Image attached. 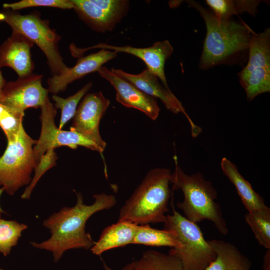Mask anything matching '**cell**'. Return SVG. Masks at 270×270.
<instances>
[{"mask_svg": "<svg viewBox=\"0 0 270 270\" xmlns=\"http://www.w3.org/2000/svg\"><path fill=\"white\" fill-rule=\"evenodd\" d=\"M76 194L75 206L64 207L44 222L43 225L52 234L50 238L42 243H30L36 248L51 252L55 262L69 250L90 249L95 242L86 230L87 221L95 214L111 209L117 203L114 195L102 193L94 195V203L88 206L84 204L81 193Z\"/></svg>", "mask_w": 270, "mask_h": 270, "instance_id": "cell-1", "label": "cell"}, {"mask_svg": "<svg viewBox=\"0 0 270 270\" xmlns=\"http://www.w3.org/2000/svg\"><path fill=\"white\" fill-rule=\"evenodd\" d=\"M204 20L206 35L200 68L206 70L220 64L239 63L248 48L253 31L244 22L222 20L194 0H186Z\"/></svg>", "mask_w": 270, "mask_h": 270, "instance_id": "cell-2", "label": "cell"}, {"mask_svg": "<svg viewBox=\"0 0 270 270\" xmlns=\"http://www.w3.org/2000/svg\"><path fill=\"white\" fill-rule=\"evenodd\" d=\"M171 175V171L165 168H157L148 172L122 206L118 221L137 225L164 223L169 211Z\"/></svg>", "mask_w": 270, "mask_h": 270, "instance_id": "cell-3", "label": "cell"}, {"mask_svg": "<svg viewBox=\"0 0 270 270\" xmlns=\"http://www.w3.org/2000/svg\"><path fill=\"white\" fill-rule=\"evenodd\" d=\"M174 160L175 169L172 173L170 183L174 190H180L184 196L182 202L177 204L178 208L188 220L196 224L210 220L220 234L226 235L228 229L220 206L216 202L218 193L212 182L200 172L186 174L180 166L176 155Z\"/></svg>", "mask_w": 270, "mask_h": 270, "instance_id": "cell-4", "label": "cell"}, {"mask_svg": "<svg viewBox=\"0 0 270 270\" xmlns=\"http://www.w3.org/2000/svg\"><path fill=\"white\" fill-rule=\"evenodd\" d=\"M0 21L6 22L12 32L24 36L42 51L52 76H60L68 69L58 47L61 36L50 27L48 21L41 18L39 12L22 15L7 10L0 12Z\"/></svg>", "mask_w": 270, "mask_h": 270, "instance_id": "cell-5", "label": "cell"}, {"mask_svg": "<svg viewBox=\"0 0 270 270\" xmlns=\"http://www.w3.org/2000/svg\"><path fill=\"white\" fill-rule=\"evenodd\" d=\"M164 229L172 232L181 244L180 249L172 248L170 253L178 257L185 270H205L215 260L216 254L206 241L197 224L176 212L168 215Z\"/></svg>", "mask_w": 270, "mask_h": 270, "instance_id": "cell-6", "label": "cell"}, {"mask_svg": "<svg viewBox=\"0 0 270 270\" xmlns=\"http://www.w3.org/2000/svg\"><path fill=\"white\" fill-rule=\"evenodd\" d=\"M36 140L25 131L24 126L0 158V185L8 195L13 196L22 187L30 184L36 166L34 146Z\"/></svg>", "mask_w": 270, "mask_h": 270, "instance_id": "cell-7", "label": "cell"}, {"mask_svg": "<svg viewBox=\"0 0 270 270\" xmlns=\"http://www.w3.org/2000/svg\"><path fill=\"white\" fill-rule=\"evenodd\" d=\"M248 100L270 92V30L252 35L246 66L238 74Z\"/></svg>", "mask_w": 270, "mask_h": 270, "instance_id": "cell-8", "label": "cell"}, {"mask_svg": "<svg viewBox=\"0 0 270 270\" xmlns=\"http://www.w3.org/2000/svg\"><path fill=\"white\" fill-rule=\"evenodd\" d=\"M40 109L41 133L34 147L36 164L48 150L61 146H67L74 150L82 146L96 151L102 155L104 152L93 142L74 130H63L57 127L55 122L56 109L49 98Z\"/></svg>", "mask_w": 270, "mask_h": 270, "instance_id": "cell-9", "label": "cell"}, {"mask_svg": "<svg viewBox=\"0 0 270 270\" xmlns=\"http://www.w3.org/2000/svg\"><path fill=\"white\" fill-rule=\"evenodd\" d=\"M79 18L92 30L101 33L113 30L127 14L126 0H71Z\"/></svg>", "mask_w": 270, "mask_h": 270, "instance_id": "cell-10", "label": "cell"}, {"mask_svg": "<svg viewBox=\"0 0 270 270\" xmlns=\"http://www.w3.org/2000/svg\"><path fill=\"white\" fill-rule=\"evenodd\" d=\"M98 48L115 52L117 54L126 53L140 59L146 64L147 69L158 78L163 86L170 89L165 75L164 66L166 61L172 56L174 48L168 40L157 42L152 46L146 48H137L129 46H118L104 43L86 48H78L74 44L70 46L72 56L78 58L82 56L89 50Z\"/></svg>", "mask_w": 270, "mask_h": 270, "instance_id": "cell-11", "label": "cell"}, {"mask_svg": "<svg viewBox=\"0 0 270 270\" xmlns=\"http://www.w3.org/2000/svg\"><path fill=\"white\" fill-rule=\"evenodd\" d=\"M110 104L102 92L86 94L74 117L70 130L96 144L104 152L106 142L100 132V124Z\"/></svg>", "mask_w": 270, "mask_h": 270, "instance_id": "cell-12", "label": "cell"}, {"mask_svg": "<svg viewBox=\"0 0 270 270\" xmlns=\"http://www.w3.org/2000/svg\"><path fill=\"white\" fill-rule=\"evenodd\" d=\"M116 74L126 80L137 87L141 91L156 99H159L166 108L174 114L182 113L188 120L191 128L192 136L196 138L202 132L201 128L196 126L186 113L182 102L170 89L166 88L158 78L146 69L138 74H130L122 70L112 69Z\"/></svg>", "mask_w": 270, "mask_h": 270, "instance_id": "cell-13", "label": "cell"}, {"mask_svg": "<svg viewBox=\"0 0 270 270\" xmlns=\"http://www.w3.org/2000/svg\"><path fill=\"white\" fill-rule=\"evenodd\" d=\"M42 78L43 75L33 73L6 82L2 104L22 112L30 108H40L49 92L42 84Z\"/></svg>", "mask_w": 270, "mask_h": 270, "instance_id": "cell-14", "label": "cell"}, {"mask_svg": "<svg viewBox=\"0 0 270 270\" xmlns=\"http://www.w3.org/2000/svg\"><path fill=\"white\" fill-rule=\"evenodd\" d=\"M98 72L114 88L118 102L127 108L140 111L153 120L158 118L160 109L156 99L147 95L105 66L102 67Z\"/></svg>", "mask_w": 270, "mask_h": 270, "instance_id": "cell-15", "label": "cell"}, {"mask_svg": "<svg viewBox=\"0 0 270 270\" xmlns=\"http://www.w3.org/2000/svg\"><path fill=\"white\" fill-rule=\"evenodd\" d=\"M117 56L115 52L100 50L96 53L78 58L74 67H68L62 74L48 78L49 92L57 94L64 92L70 84L87 74L98 72L105 64L115 58Z\"/></svg>", "mask_w": 270, "mask_h": 270, "instance_id": "cell-16", "label": "cell"}, {"mask_svg": "<svg viewBox=\"0 0 270 270\" xmlns=\"http://www.w3.org/2000/svg\"><path fill=\"white\" fill-rule=\"evenodd\" d=\"M34 44L24 36L12 32L0 46V66L12 68L18 78L33 74L34 64L31 49Z\"/></svg>", "mask_w": 270, "mask_h": 270, "instance_id": "cell-17", "label": "cell"}, {"mask_svg": "<svg viewBox=\"0 0 270 270\" xmlns=\"http://www.w3.org/2000/svg\"><path fill=\"white\" fill-rule=\"evenodd\" d=\"M138 226L128 221H118L106 227L90 248L91 252L100 256L110 250L133 244Z\"/></svg>", "mask_w": 270, "mask_h": 270, "instance_id": "cell-18", "label": "cell"}, {"mask_svg": "<svg viewBox=\"0 0 270 270\" xmlns=\"http://www.w3.org/2000/svg\"><path fill=\"white\" fill-rule=\"evenodd\" d=\"M220 166L225 176L235 186L248 212L265 210L269 208L266 206L264 199L241 175L234 164L224 158L221 161Z\"/></svg>", "mask_w": 270, "mask_h": 270, "instance_id": "cell-19", "label": "cell"}, {"mask_svg": "<svg viewBox=\"0 0 270 270\" xmlns=\"http://www.w3.org/2000/svg\"><path fill=\"white\" fill-rule=\"evenodd\" d=\"M216 254L215 260L205 270H250L248 258L234 244L221 240H208Z\"/></svg>", "mask_w": 270, "mask_h": 270, "instance_id": "cell-20", "label": "cell"}, {"mask_svg": "<svg viewBox=\"0 0 270 270\" xmlns=\"http://www.w3.org/2000/svg\"><path fill=\"white\" fill-rule=\"evenodd\" d=\"M261 0H206L213 14L222 20H230L232 16L246 12L255 16Z\"/></svg>", "mask_w": 270, "mask_h": 270, "instance_id": "cell-21", "label": "cell"}, {"mask_svg": "<svg viewBox=\"0 0 270 270\" xmlns=\"http://www.w3.org/2000/svg\"><path fill=\"white\" fill-rule=\"evenodd\" d=\"M133 244L167 246L174 250L181 248V244L172 232L154 228L149 224L138 226Z\"/></svg>", "mask_w": 270, "mask_h": 270, "instance_id": "cell-22", "label": "cell"}, {"mask_svg": "<svg viewBox=\"0 0 270 270\" xmlns=\"http://www.w3.org/2000/svg\"><path fill=\"white\" fill-rule=\"evenodd\" d=\"M134 262V270H185L175 255L154 250L145 252L139 260Z\"/></svg>", "mask_w": 270, "mask_h": 270, "instance_id": "cell-23", "label": "cell"}, {"mask_svg": "<svg viewBox=\"0 0 270 270\" xmlns=\"http://www.w3.org/2000/svg\"><path fill=\"white\" fill-rule=\"evenodd\" d=\"M245 220L259 244L270 250V208L248 212Z\"/></svg>", "mask_w": 270, "mask_h": 270, "instance_id": "cell-24", "label": "cell"}, {"mask_svg": "<svg viewBox=\"0 0 270 270\" xmlns=\"http://www.w3.org/2000/svg\"><path fill=\"white\" fill-rule=\"evenodd\" d=\"M92 87V83L89 82L74 95L66 98H62L54 94L52 99L54 102L56 109L61 110V117L58 128L62 130L64 126L74 118L79 102Z\"/></svg>", "mask_w": 270, "mask_h": 270, "instance_id": "cell-25", "label": "cell"}, {"mask_svg": "<svg viewBox=\"0 0 270 270\" xmlns=\"http://www.w3.org/2000/svg\"><path fill=\"white\" fill-rule=\"evenodd\" d=\"M27 228L26 225L16 221L0 218V252L7 256Z\"/></svg>", "mask_w": 270, "mask_h": 270, "instance_id": "cell-26", "label": "cell"}, {"mask_svg": "<svg viewBox=\"0 0 270 270\" xmlns=\"http://www.w3.org/2000/svg\"><path fill=\"white\" fill-rule=\"evenodd\" d=\"M24 112L0 103V128L8 141L14 138L23 126Z\"/></svg>", "mask_w": 270, "mask_h": 270, "instance_id": "cell-27", "label": "cell"}, {"mask_svg": "<svg viewBox=\"0 0 270 270\" xmlns=\"http://www.w3.org/2000/svg\"><path fill=\"white\" fill-rule=\"evenodd\" d=\"M33 7H50L62 10L74 9L71 0H22L20 2L4 4L3 8L16 12L26 8Z\"/></svg>", "mask_w": 270, "mask_h": 270, "instance_id": "cell-28", "label": "cell"}, {"mask_svg": "<svg viewBox=\"0 0 270 270\" xmlns=\"http://www.w3.org/2000/svg\"><path fill=\"white\" fill-rule=\"evenodd\" d=\"M55 149H50L42 157L34 169L35 176L30 185L22 196V198L28 200L30 198L33 190L43 175L56 164L58 158Z\"/></svg>", "mask_w": 270, "mask_h": 270, "instance_id": "cell-29", "label": "cell"}, {"mask_svg": "<svg viewBox=\"0 0 270 270\" xmlns=\"http://www.w3.org/2000/svg\"><path fill=\"white\" fill-rule=\"evenodd\" d=\"M0 66V103H2L4 100V88L6 83L4 80Z\"/></svg>", "mask_w": 270, "mask_h": 270, "instance_id": "cell-30", "label": "cell"}, {"mask_svg": "<svg viewBox=\"0 0 270 270\" xmlns=\"http://www.w3.org/2000/svg\"><path fill=\"white\" fill-rule=\"evenodd\" d=\"M263 270H270V250H268L264 256Z\"/></svg>", "mask_w": 270, "mask_h": 270, "instance_id": "cell-31", "label": "cell"}, {"mask_svg": "<svg viewBox=\"0 0 270 270\" xmlns=\"http://www.w3.org/2000/svg\"><path fill=\"white\" fill-rule=\"evenodd\" d=\"M104 267L105 270H113L109 267L105 262H104ZM122 270H134V262H132L126 264Z\"/></svg>", "mask_w": 270, "mask_h": 270, "instance_id": "cell-32", "label": "cell"}, {"mask_svg": "<svg viewBox=\"0 0 270 270\" xmlns=\"http://www.w3.org/2000/svg\"><path fill=\"white\" fill-rule=\"evenodd\" d=\"M4 192V188H0V198L2 194V193ZM0 213H5L2 210V208L0 206Z\"/></svg>", "mask_w": 270, "mask_h": 270, "instance_id": "cell-33", "label": "cell"}, {"mask_svg": "<svg viewBox=\"0 0 270 270\" xmlns=\"http://www.w3.org/2000/svg\"><path fill=\"white\" fill-rule=\"evenodd\" d=\"M1 214L2 213L0 212V217H1Z\"/></svg>", "mask_w": 270, "mask_h": 270, "instance_id": "cell-34", "label": "cell"}, {"mask_svg": "<svg viewBox=\"0 0 270 270\" xmlns=\"http://www.w3.org/2000/svg\"><path fill=\"white\" fill-rule=\"evenodd\" d=\"M0 270H3L0 269Z\"/></svg>", "mask_w": 270, "mask_h": 270, "instance_id": "cell-35", "label": "cell"}]
</instances>
